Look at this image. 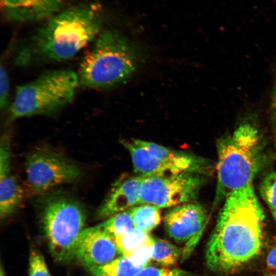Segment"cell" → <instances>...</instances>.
<instances>
[{
    "label": "cell",
    "instance_id": "obj_25",
    "mask_svg": "<svg viewBox=\"0 0 276 276\" xmlns=\"http://www.w3.org/2000/svg\"><path fill=\"white\" fill-rule=\"evenodd\" d=\"M11 148L9 137L4 134L0 146V175L11 172Z\"/></svg>",
    "mask_w": 276,
    "mask_h": 276
},
{
    "label": "cell",
    "instance_id": "obj_5",
    "mask_svg": "<svg viewBox=\"0 0 276 276\" xmlns=\"http://www.w3.org/2000/svg\"><path fill=\"white\" fill-rule=\"evenodd\" d=\"M79 84L78 74L70 70L45 72L18 86L9 109V121L34 116L52 115L73 100Z\"/></svg>",
    "mask_w": 276,
    "mask_h": 276
},
{
    "label": "cell",
    "instance_id": "obj_1",
    "mask_svg": "<svg viewBox=\"0 0 276 276\" xmlns=\"http://www.w3.org/2000/svg\"><path fill=\"white\" fill-rule=\"evenodd\" d=\"M264 220L252 183L229 193L206 244L208 268L228 274L253 260L262 248Z\"/></svg>",
    "mask_w": 276,
    "mask_h": 276
},
{
    "label": "cell",
    "instance_id": "obj_29",
    "mask_svg": "<svg viewBox=\"0 0 276 276\" xmlns=\"http://www.w3.org/2000/svg\"><path fill=\"white\" fill-rule=\"evenodd\" d=\"M274 219L276 222V209L272 211Z\"/></svg>",
    "mask_w": 276,
    "mask_h": 276
},
{
    "label": "cell",
    "instance_id": "obj_23",
    "mask_svg": "<svg viewBox=\"0 0 276 276\" xmlns=\"http://www.w3.org/2000/svg\"><path fill=\"white\" fill-rule=\"evenodd\" d=\"M154 238L149 243L139 248L127 257L135 266L144 268L151 260Z\"/></svg>",
    "mask_w": 276,
    "mask_h": 276
},
{
    "label": "cell",
    "instance_id": "obj_13",
    "mask_svg": "<svg viewBox=\"0 0 276 276\" xmlns=\"http://www.w3.org/2000/svg\"><path fill=\"white\" fill-rule=\"evenodd\" d=\"M7 18L13 21L29 22L51 17L63 0H1Z\"/></svg>",
    "mask_w": 276,
    "mask_h": 276
},
{
    "label": "cell",
    "instance_id": "obj_27",
    "mask_svg": "<svg viewBox=\"0 0 276 276\" xmlns=\"http://www.w3.org/2000/svg\"><path fill=\"white\" fill-rule=\"evenodd\" d=\"M264 276H276V246L267 255Z\"/></svg>",
    "mask_w": 276,
    "mask_h": 276
},
{
    "label": "cell",
    "instance_id": "obj_7",
    "mask_svg": "<svg viewBox=\"0 0 276 276\" xmlns=\"http://www.w3.org/2000/svg\"><path fill=\"white\" fill-rule=\"evenodd\" d=\"M26 181L30 191L41 194L59 185L73 182L80 177L78 166L67 157L47 148H38L26 156Z\"/></svg>",
    "mask_w": 276,
    "mask_h": 276
},
{
    "label": "cell",
    "instance_id": "obj_24",
    "mask_svg": "<svg viewBox=\"0 0 276 276\" xmlns=\"http://www.w3.org/2000/svg\"><path fill=\"white\" fill-rule=\"evenodd\" d=\"M135 276H194L190 272L177 269L147 266Z\"/></svg>",
    "mask_w": 276,
    "mask_h": 276
},
{
    "label": "cell",
    "instance_id": "obj_4",
    "mask_svg": "<svg viewBox=\"0 0 276 276\" xmlns=\"http://www.w3.org/2000/svg\"><path fill=\"white\" fill-rule=\"evenodd\" d=\"M258 130L245 123L217 143V182L214 206L231 192L252 183L263 162Z\"/></svg>",
    "mask_w": 276,
    "mask_h": 276
},
{
    "label": "cell",
    "instance_id": "obj_20",
    "mask_svg": "<svg viewBox=\"0 0 276 276\" xmlns=\"http://www.w3.org/2000/svg\"><path fill=\"white\" fill-rule=\"evenodd\" d=\"M99 225L113 239L134 227L129 209L107 218Z\"/></svg>",
    "mask_w": 276,
    "mask_h": 276
},
{
    "label": "cell",
    "instance_id": "obj_8",
    "mask_svg": "<svg viewBox=\"0 0 276 276\" xmlns=\"http://www.w3.org/2000/svg\"><path fill=\"white\" fill-rule=\"evenodd\" d=\"M205 175L182 172L166 176H144L140 203L159 208L195 202L205 182Z\"/></svg>",
    "mask_w": 276,
    "mask_h": 276
},
{
    "label": "cell",
    "instance_id": "obj_18",
    "mask_svg": "<svg viewBox=\"0 0 276 276\" xmlns=\"http://www.w3.org/2000/svg\"><path fill=\"white\" fill-rule=\"evenodd\" d=\"M153 239L148 232L134 227L126 234L113 239L121 255L127 257Z\"/></svg>",
    "mask_w": 276,
    "mask_h": 276
},
{
    "label": "cell",
    "instance_id": "obj_10",
    "mask_svg": "<svg viewBox=\"0 0 276 276\" xmlns=\"http://www.w3.org/2000/svg\"><path fill=\"white\" fill-rule=\"evenodd\" d=\"M119 255L113 238L99 224L85 228L80 235L75 258L87 269L107 264Z\"/></svg>",
    "mask_w": 276,
    "mask_h": 276
},
{
    "label": "cell",
    "instance_id": "obj_14",
    "mask_svg": "<svg viewBox=\"0 0 276 276\" xmlns=\"http://www.w3.org/2000/svg\"><path fill=\"white\" fill-rule=\"evenodd\" d=\"M128 151L136 175L143 176H166L182 173L178 168L169 165L153 155L133 140L122 141Z\"/></svg>",
    "mask_w": 276,
    "mask_h": 276
},
{
    "label": "cell",
    "instance_id": "obj_30",
    "mask_svg": "<svg viewBox=\"0 0 276 276\" xmlns=\"http://www.w3.org/2000/svg\"><path fill=\"white\" fill-rule=\"evenodd\" d=\"M0 276H5V274L3 272V268H2V267L1 266V274H0Z\"/></svg>",
    "mask_w": 276,
    "mask_h": 276
},
{
    "label": "cell",
    "instance_id": "obj_15",
    "mask_svg": "<svg viewBox=\"0 0 276 276\" xmlns=\"http://www.w3.org/2000/svg\"><path fill=\"white\" fill-rule=\"evenodd\" d=\"M24 191L11 172L0 175V216L5 219L13 214L24 198Z\"/></svg>",
    "mask_w": 276,
    "mask_h": 276
},
{
    "label": "cell",
    "instance_id": "obj_19",
    "mask_svg": "<svg viewBox=\"0 0 276 276\" xmlns=\"http://www.w3.org/2000/svg\"><path fill=\"white\" fill-rule=\"evenodd\" d=\"M181 249L168 241L154 239L151 260L165 267H170L181 260Z\"/></svg>",
    "mask_w": 276,
    "mask_h": 276
},
{
    "label": "cell",
    "instance_id": "obj_28",
    "mask_svg": "<svg viewBox=\"0 0 276 276\" xmlns=\"http://www.w3.org/2000/svg\"><path fill=\"white\" fill-rule=\"evenodd\" d=\"M270 116L274 134L276 138V78L271 95Z\"/></svg>",
    "mask_w": 276,
    "mask_h": 276
},
{
    "label": "cell",
    "instance_id": "obj_2",
    "mask_svg": "<svg viewBox=\"0 0 276 276\" xmlns=\"http://www.w3.org/2000/svg\"><path fill=\"white\" fill-rule=\"evenodd\" d=\"M102 24L101 10L94 4L53 15L17 48L14 63L26 67L69 59L98 37Z\"/></svg>",
    "mask_w": 276,
    "mask_h": 276
},
{
    "label": "cell",
    "instance_id": "obj_16",
    "mask_svg": "<svg viewBox=\"0 0 276 276\" xmlns=\"http://www.w3.org/2000/svg\"><path fill=\"white\" fill-rule=\"evenodd\" d=\"M134 227L149 232L160 223V208L149 204H141L129 209Z\"/></svg>",
    "mask_w": 276,
    "mask_h": 276
},
{
    "label": "cell",
    "instance_id": "obj_26",
    "mask_svg": "<svg viewBox=\"0 0 276 276\" xmlns=\"http://www.w3.org/2000/svg\"><path fill=\"white\" fill-rule=\"evenodd\" d=\"M0 107L1 110H3L5 109L9 104L10 82L7 72L2 65L0 70Z\"/></svg>",
    "mask_w": 276,
    "mask_h": 276
},
{
    "label": "cell",
    "instance_id": "obj_9",
    "mask_svg": "<svg viewBox=\"0 0 276 276\" xmlns=\"http://www.w3.org/2000/svg\"><path fill=\"white\" fill-rule=\"evenodd\" d=\"M208 219L204 208L195 202L171 208L165 214L166 233L175 241L185 244L181 260L187 258L198 243Z\"/></svg>",
    "mask_w": 276,
    "mask_h": 276
},
{
    "label": "cell",
    "instance_id": "obj_3",
    "mask_svg": "<svg viewBox=\"0 0 276 276\" xmlns=\"http://www.w3.org/2000/svg\"><path fill=\"white\" fill-rule=\"evenodd\" d=\"M139 63V54L126 37L117 31H104L82 58L79 84L97 89L116 86L129 79Z\"/></svg>",
    "mask_w": 276,
    "mask_h": 276
},
{
    "label": "cell",
    "instance_id": "obj_11",
    "mask_svg": "<svg viewBox=\"0 0 276 276\" xmlns=\"http://www.w3.org/2000/svg\"><path fill=\"white\" fill-rule=\"evenodd\" d=\"M143 178L138 175L123 176L115 181L98 210V216L107 219L139 205Z\"/></svg>",
    "mask_w": 276,
    "mask_h": 276
},
{
    "label": "cell",
    "instance_id": "obj_12",
    "mask_svg": "<svg viewBox=\"0 0 276 276\" xmlns=\"http://www.w3.org/2000/svg\"><path fill=\"white\" fill-rule=\"evenodd\" d=\"M133 140L147 149L156 157L178 168L183 172L206 175L210 174L212 171V165L205 158L192 153L169 149L153 142L140 139Z\"/></svg>",
    "mask_w": 276,
    "mask_h": 276
},
{
    "label": "cell",
    "instance_id": "obj_6",
    "mask_svg": "<svg viewBox=\"0 0 276 276\" xmlns=\"http://www.w3.org/2000/svg\"><path fill=\"white\" fill-rule=\"evenodd\" d=\"M40 202V222L50 254L58 262L71 261L85 228V208L76 199L60 192L50 194Z\"/></svg>",
    "mask_w": 276,
    "mask_h": 276
},
{
    "label": "cell",
    "instance_id": "obj_22",
    "mask_svg": "<svg viewBox=\"0 0 276 276\" xmlns=\"http://www.w3.org/2000/svg\"><path fill=\"white\" fill-rule=\"evenodd\" d=\"M29 276H51L42 255L35 249L30 251L29 260Z\"/></svg>",
    "mask_w": 276,
    "mask_h": 276
},
{
    "label": "cell",
    "instance_id": "obj_17",
    "mask_svg": "<svg viewBox=\"0 0 276 276\" xmlns=\"http://www.w3.org/2000/svg\"><path fill=\"white\" fill-rule=\"evenodd\" d=\"M143 268L121 255L107 264L87 270L93 276H135Z\"/></svg>",
    "mask_w": 276,
    "mask_h": 276
},
{
    "label": "cell",
    "instance_id": "obj_21",
    "mask_svg": "<svg viewBox=\"0 0 276 276\" xmlns=\"http://www.w3.org/2000/svg\"><path fill=\"white\" fill-rule=\"evenodd\" d=\"M259 191L271 211L276 209V172L272 171L266 175L260 183Z\"/></svg>",
    "mask_w": 276,
    "mask_h": 276
}]
</instances>
